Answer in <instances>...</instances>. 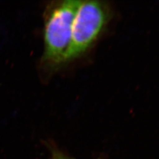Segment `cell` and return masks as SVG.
<instances>
[{
	"instance_id": "cell-3",
	"label": "cell",
	"mask_w": 159,
	"mask_h": 159,
	"mask_svg": "<svg viewBox=\"0 0 159 159\" xmlns=\"http://www.w3.org/2000/svg\"><path fill=\"white\" fill-rule=\"evenodd\" d=\"M55 158L56 159H71L68 158L67 157H66L63 155H61V154H60L55 155Z\"/></svg>"
},
{
	"instance_id": "cell-2",
	"label": "cell",
	"mask_w": 159,
	"mask_h": 159,
	"mask_svg": "<svg viewBox=\"0 0 159 159\" xmlns=\"http://www.w3.org/2000/svg\"><path fill=\"white\" fill-rule=\"evenodd\" d=\"M107 12L102 2L81 1L74 17L70 45L65 62L84 53L96 40L107 20Z\"/></svg>"
},
{
	"instance_id": "cell-1",
	"label": "cell",
	"mask_w": 159,
	"mask_h": 159,
	"mask_svg": "<svg viewBox=\"0 0 159 159\" xmlns=\"http://www.w3.org/2000/svg\"><path fill=\"white\" fill-rule=\"evenodd\" d=\"M80 1L67 0L53 6L46 17L43 58L51 66L65 63L74 17Z\"/></svg>"
}]
</instances>
